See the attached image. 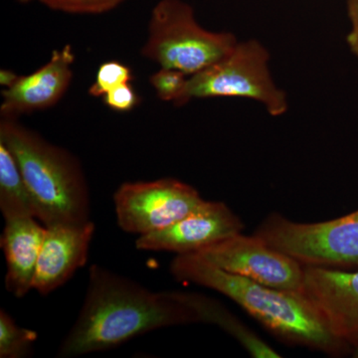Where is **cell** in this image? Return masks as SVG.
<instances>
[{
	"label": "cell",
	"instance_id": "obj_7",
	"mask_svg": "<svg viewBox=\"0 0 358 358\" xmlns=\"http://www.w3.org/2000/svg\"><path fill=\"white\" fill-rule=\"evenodd\" d=\"M114 201L120 228L141 236L173 225L205 200L193 186L169 178L122 183Z\"/></svg>",
	"mask_w": 358,
	"mask_h": 358
},
{
	"label": "cell",
	"instance_id": "obj_22",
	"mask_svg": "<svg viewBox=\"0 0 358 358\" xmlns=\"http://www.w3.org/2000/svg\"><path fill=\"white\" fill-rule=\"evenodd\" d=\"M352 355L353 357L358 358V348L353 350Z\"/></svg>",
	"mask_w": 358,
	"mask_h": 358
},
{
	"label": "cell",
	"instance_id": "obj_5",
	"mask_svg": "<svg viewBox=\"0 0 358 358\" xmlns=\"http://www.w3.org/2000/svg\"><path fill=\"white\" fill-rule=\"evenodd\" d=\"M254 234L305 267L358 270V209L315 223L294 222L274 212Z\"/></svg>",
	"mask_w": 358,
	"mask_h": 358
},
{
	"label": "cell",
	"instance_id": "obj_13",
	"mask_svg": "<svg viewBox=\"0 0 358 358\" xmlns=\"http://www.w3.org/2000/svg\"><path fill=\"white\" fill-rule=\"evenodd\" d=\"M45 229L35 217L6 221L0 241L6 259V288L17 298L33 289Z\"/></svg>",
	"mask_w": 358,
	"mask_h": 358
},
{
	"label": "cell",
	"instance_id": "obj_9",
	"mask_svg": "<svg viewBox=\"0 0 358 358\" xmlns=\"http://www.w3.org/2000/svg\"><path fill=\"white\" fill-rule=\"evenodd\" d=\"M245 225L224 202L205 201L178 222L141 235L136 248L143 251L173 252L176 255L199 253L219 241L242 233Z\"/></svg>",
	"mask_w": 358,
	"mask_h": 358
},
{
	"label": "cell",
	"instance_id": "obj_4",
	"mask_svg": "<svg viewBox=\"0 0 358 358\" xmlns=\"http://www.w3.org/2000/svg\"><path fill=\"white\" fill-rule=\"evenodd\" d=\"M237 44L232 33L202 27L192 7L182 0H160L152 9L141 54L160 68L189 77L222 60Z\"/></svg>",
	"mask_w": 358,
	"mask_h": 358
},
{
	"label": "cell",
	"instance_id": "obj_11",
	"mask_svg": "<svg viewBox=\"0 0 358 358\" xmlns=\"http://www.w3.org/2000/svg\"><path fill=\"white\" fill-rule=\"evenodd\" d=\"M33 289L43 294L63 286L84 267L88 260L90 244L95 233V224H55L45 226Z\"/></svg>",
	"mask_w": 358,
	"mask_h": 358
},
{
	"label": "cell",
	"instance_id": "obj_1",
	"mask_svg": "<svg viewBox=\"0 0 358 358\" xmlns=\"http://www.w3.org/2000/svg\"><path fill=\"white\" fill-rule=\"evenodd\" d=\"M213 303L200 294L150 291L101 266H92L83 307L57 357L110 350L162 327L209 324Z\"/></svg>",
	"mask_w": 358,
	"mask_h": 358
},
{
	"label": "cell",
	"instance_id": "obj_8",
	"mask_svg": "<svg viewBox=\"0 0 358 358\" xmlns=\"http://www.w3.org/2000/svg\"><path fill=\"white\" fill-rule=\"evenodd\" d=\"M196 254L231 274L272 288L303 293L305 266L255 234L239 233Z\"/></svg>",
	"mask_w": 358,
	"mask_h": 358
},
{
	"label": "cell",
	"instance_id": "obj_15",
	"mask_svg": "<svg viewBox=\"0 0 358 358\" xmlns=\"http://www.w3.org/2000/svg\"><path fill=\"white\" fill-rule=\"evenodd\" d=\"M36 339L34 331L18 327L6 310H0V357H27Z\"/></svg>",
	"mask_w": 358,
	"mask_h": 358
},
{
	"label": "cell",
	"instance_id": "obj_16",
	"mask_svg": "<svg viewBox=\"0 0 358 358\" xmlns=\"http://www.w3.org/2000/svg\"><path fill=\"white\" fill-rule=\"evenodd\" d=\"M188 76L180 71L160 68L150 77V82L162 101L182 106Z\"/></svg>",
	"mask_w": 358,
	"mask_h": 358
},
{
	"label": "cell",
	"instance_id": "obj_23",
	"mask_svg": "<svg viewBox=\"0 0 358 358\" xmlns=\"http://www.w3.org/2000/svg\"><path fill=\"white\" fill-rule=\"evenodd\" d=\"M20 3H28V2L32 1V0H17Z\"/></svg>",
	"mask_w": 358,
	"mask_h": 358
},
{
	"label": "cell",
	"instance_id": "obj_2",
	"mask_svg": "<svg viewBox=\"0 0 358 358\" xmlns=\"http://www.w3.org/2000/svg\"><path fill=\"white\" fill-rule=\"evenodd\" d=\"M171 273L228 296L282 343L343 357L352 348L336 338L303 293L266 286L226 272L196 253L176 255Z\"/></svg>",
	"mask_w": 358,
	"mask_h": 358
},
{
	"label": "cell",
	"instance_id": "obj_14",
	"mask_svg": "<svg viewBox=\"0 0 358 358\" xmlns=\"http://www.w3.org/2000/svg\"><path fill=\"white\" fill-rule=\"evenodd\" d=\"M0 210L4 221L35 217L36 209L31 193L15 157L0 141Z\"/></svg>",
	"mask_w": 358,
	"mask_h": 358
},
{
	"label": "cell",
	"instance_id": "obj_21",
	"mask_svg": "<svg viewBox=\"0 0 358 358\" xmlns=\"http://www.w3.org/2000/svg\"><path fill=\"white\" fill-rule=\"evenodd\" d=\"M20 75L11 70L2 69L0 71V85L6 87V89L10 88L17 81Z\"/></svg>",
	"mask_w": 358,
	"mask_h": 358
},
{
	"label": "cell",
	"instance_id": "obj_18",
	"mask_svg": "<svg viewBox=\"0 0 358 358\" xmlns=\"http://www.w3.org/2000/svg\"><path fill=\"white\" fill-rule=\"evenodd\" d=\"M53 10L73 14H102L117 8L124 0H38Z\"/></svg>",
	"mask_w": 358,
	"mask_h": 358
},
{
	"label": "cell",
	"instance_id": "obj_6",
	"mask_svg": "<svg viewBox=\"0 0 358 358\" xmlns=\"http://www.w3.org/2000/svg\"><path fill=\"white\" fill-rule=\"evenodd\" d=\"M222 96L255 100L274 117L288 109L286 94L271 76L267 49L255 40L238 42L222 60L188 77L182 106L192 99Z\"/></svg>",
	"mask_w": 358,
	"mask_h": 358
},
{
	"label": "cell",
	"instance_id": "obj_19",
	"mask_svg": "<svg viewBox=\"0 0 358 358\" xmlns=\"http://www.w3.org/2000/svg\"><path fill=\"white\" fill-rule=\"evenodd\" d=\"M103 103L115 112H129L138 106L140 96L131 84L127 83L117 87L103 96Z\"/></svg>",
	"mask_w": 358,
	"mask_h": 358
},
{
	"label": "cell",
	"instance_id": "obj_3",
	"mask_svg": "<svg viewBox=\"0 0 358 358\" xmlns=\"http://www.w3.org/2000/svg\"><path fill=\"white\" fill-rule=\"evenodd\" d=\"M0 141L15 157L44 226L91 220L88 183L74 155L10 117H1Z\"/></svg>",
	"mask_w": 358,
	"mask_h": 358
},
{
	"label": "cell",
	"instance_id": "obj_20",
	"mask_svg": "<svg viewBox=\"0 0 358 358\" xmlns=\"http://www.w3.org/2000/svg\"><path fill=\"white\" fill-rule=\"evenodd\" d=\"M348 13L352 29L346 37L348 47L358 59V0H348Z\"/></svg>",
	"mask_w": 358,
	"mask_h": 358
},
{
	"label": "cell",
	"instance_id": "obj_12",
	"mask_svg": "<svg viewBox=\"0 0 358 358\" xmlns=\"http://www.w3.org/2000/svg\"><path fill=\"white\" fill-rule=\"evenodd\" d=\"M74 61V52L67 44L52 52L48 62L38 70L18 78L13 86L2 92L1 117L18 119L55 106L69 88Z\"/></svg>",
	"mask_w": 358,
	"mask_h": 358
},
{
	"label": "cell",
	"instance_id": "obj_17",
	"mask_svg": "<svg viewBox=\"0 0 358 358\" xmlns=\"http://www.w3.org/2000/svg\"><path fill=\"white\" fill-rule=\"evenodd\" d=\"M133 79V72L129 66L119 61H107L96 71L95 82L90 87L89 94L96 98L103 96L121 85L131 83Z\"/></svg>",
	"mask_w": 358,
	"mask_h": 358
},
{
	"label": "cell",
	"instance_id": "obj_10",
	"mask_svg": "<svg viewBox=\"0 0 358 358\" xmlns=\"http://www.w3.org/2000/svg\"><path fill=\"white\" fill-rule=\"evenodd\" d=\"M303 294L336 338L358 348V270L305 267Z\"/></svg>",
	"mask_w": 358,
	"mask_h": 358
}]
</instances>
